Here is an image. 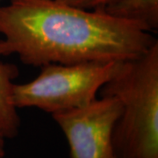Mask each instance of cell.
Returning a JSON list of instances; mask_svg holds the SVG:
<instances>
[{
    "label": "cell",
    "mask_w": 158,
    "mask_h": 158,
    "mask_svg": "<svg viewBox=\"0 0 158 158\" xmlns=\"http://www.w3.org/2000/svg\"><path fill=\"white\" fill-rule=\"evenodd\" d=\"M0 56L26 65L127 62L158 40L140 25L99 9L85 10L58 0H9L0 6Z\"/></svg>",
    "instance_id": "1"
},
{
    "label": "cell",
    "mask_w": 158,
    "mask_h": 158,
    "mask_svg": "<svg viewBox=\"0 0 158 158\" xmlns=\"http://www.w3.org/2000/svg\"><path fill=\"white\" fill-rule=\"evenodd\" d=\"M99 92L122 106L113 130L114 157L158 158V42L125 62Z\"/></svg>",
    "instance_id": "2"
},
{
    "label": "cell",
    "mask_w": 158,
    "mask_h": 158,
    "mask_svg": "<svg viewBox=\"0 0 158 158\" xmlns=\"http://www.w3.org/2000/svg\"><path fill=\"white\" fill-rule=\"evenodd\" d=\"M125 62L51 63L26 84H14L13 103L19 108H37L55 113L81 107L120 70Z\"/></svg>",
    "instance_id": "3"
},
{
    "label": "cell",
    "mask_w": 158,
    "mask_h": 158,
    "mask_svg": "<svg viewBox=\"0 0 158 158\" xmlns=\"http://www.w3.org/2000/svg\"><path fill=\"white\" fill-rule=\"evenodd\" d=\"M121 110L118 98L100 96L86 106L52 114L67 139L69 157H114L112 136Z\"/></svg>",
    "instance_id": "4"
},
{
    "label": "cell",
    "mask_w": 158,
    "mask_h": 158,
    "mask_svg": "<svg viewBox=\"0 0 158 158\" xmlns=\"http://www.w3.org/2000/svg\"><path fill=\"white\" fill-rule=\"evenodd\" d=\"M19 75L16 65L0 61V132L6 139L16 137L21 125L12 95L13 81Z\"/></svg>",
    "instance_id": "5"
},
{
    "label": "cell",
    "mask_w": 158,
    "mask_h": 158,
    "mask_svg": "<svg viewBox=\"0 0 158 158\" xmlns=\"http://www.w3.org/2000/svg\"><path fill=\"white\" fill-rule=\"evenodd\" d=\"M108 15L140 25L147 32L158 29V0H113L99 8Z\"/></svg>",
    "instance_id": "6"
},
{
    "label": "cell",
    "mask_w": 158,
    "mask_h": 158,
    "mask_svg": "<svg viewBox=\"0 0 158 158\" xmlns=\"http://www.w3.org/2000/svg\"><path fill=\"white\" fill-rule=\"evenodd\" d=\"M69 6L85 10H94L113 2V0H58Z\"/></svg>",
    "instance_id": "7"
},
{
    "label": "cell",
    "mask_w": 158,
    "mask_h": 158,
    "mask_svg": "<svg viewBox=\"0 0 158 158\" xmlns=\"http://www.w3.org/2000/svg\"><path fill=\"white\" fill-rule=\"evenodd\" d=\"M5 140L6 137L0 132V158H3L6 155V148H5Z\"/></svg>",
    "instance_id": "8"
},
{
    "label": "cell",
    "mask_w": 158,
    "mask_h": 158,
    "mask_svg": "<svg viewBox=\"0 0 158 158\" xmlns=\"http://www.w3.org/2000/svg\"><path fill=\"white\" fill-rule=\"evenodd\" d=\"M113 158H115V157H113Z\"/></svg>",
    "instance_id": "9"
},
{
    "label": "cell",
    "mask_w": 158,
    "mask_h": 158,
    "mask_svg": "<svg viewBox=\"0 0 158 158\" xmlns=\"http://www.w3.org/2000/svg\"><path fill=\"white\" fill-rule=\"evenodd\" d=\"M0 1H1V0H0Z\"/></svg>",
    "instance_id": "10"
}]
</instances>
